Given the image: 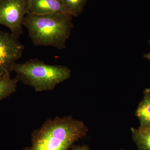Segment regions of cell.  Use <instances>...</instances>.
Returning a JSON list of instances; mask_svg holds the SVG:
<instances>
[{"label": "cell", "mask_w": 150, "mask_h": 150, "mask_svg": "<svg viewBox=\"0 0 150 150\" xmlns=\"http://www.w3.org/2000/svg\"><path fill=\"white\" fill-rule=\"evenodd\" d=\"M88 131L83 121L72 116L49 118L33 131L31 146L23 150H68Z\"/></svg>", "instance_id": "6da1fadb"}, {"label": "cell", "mask_w": 150, "mask_h": 150, "mask_svg": "<svg viewBox=\"0 0 150 150\" xmlns=\"http://www.w3.org/2000/svg\"><path fill=\"white\" fill-rule=\"evenodd\" d=\"M73 16L56 12L45 15L28 13L23 25L35 46H51L59 50L66 48V42L74 27Z\"/></svg>", "instance_id": "7a4b0ae2"}, {"label": "cell", "mask_w": 150, "mask_h": 150, "mask_svg": "<svg viewBox=\"0 0 150 150\" xmlns=\"http://www.w3.org/2000/svg\"><path fill=\"white\" fill-rule=\"evenodd\" d=\"M13 71L16 73L18 81L31 87L37 92L54 90L71 75V71L66 66L48 65L36 59L16 64Z\"/></svg>", "instance_id": "3957f363"}, {"label": "cell", "mask_w": 150, "mask_h": 150, "mask_svg": "<svg viewBox=\"0 0 150 150\" xmlns=\"http://www.w3.org/2000/svg\"><path fill=\"white\" fill-rule=\"evenodd\" d=\"M29 13L28 0H0V25L18 39L23 34V21Z\"/></svg>", "instance_id": "277c9868"}, {"label": "cell", "mask_w": 150, "mask_h": 150, "mask_svg": "<svg viewBox=\"0 0 150 150\" xmlns=\"http://www.w3.org/2000/svg\"><path fill=\"white\" fill-rule=\"evenodd\" d=\"M25 49L18 39L11 33L0 30V80L11 78L16 62Z\"/></svg>", "instance_id": "5b68a950"}, {"label": "cell", "mask_w": 150, "mask_h": 150, "mask_svg": "<svg viewBox=\"0 0 150 150\" xmlns=\"http://www.w3.org/2000/svg\"><path fill=\"white\" fill-rule=\"evenodd\" d=\"M28 1L29 13L45 15L59 12L67 14L62 0H28Z\"/></svg>", "instance_id": "8992f818"}, {"label": "cell", "mask_w": 150, "mask_h": 150, "mask_svg": "<svg viewBox=\"0 0 150 150\" xmlns=\"http://www.w3.org/2000/svg\"><path fill=\"white\" fill-rule=\"evenodd\" d=\"M136 115L140 121V127L150 126V89L144 91V97L136 112Z\"/></svg>", "instance_id": "52a82bcc"}, {"label": "cell", "mask_w": 150, "mask_h": 150, "mask_svg": "<svg viewBox=\"0 0 150 150\" xmlns=\"http://www.w3.org/2000/svg\"><path fill=\"white\" fill-rule=\"evenodd\" d=\"M134 142L139 150H150V126L131 128Z\"/></svg>", "instance_id": "ba28073f"}, {"label": "cell", "mask_w": 150, "mask_h": 150, "mask_svg": "<svg viewBox=\"0 0 150 150\" xmlns=\"http://www.w3.org/2000/svg\"><path fill=\"white\" fill-rule=\"evenodd\" d=\"M67 13L71 16L77 17L83 11L87 0H62Z\"/></svg>", "instance_id": "9c48e42d"}, {"label": "cell", "mask_w": 150, "mask_h": 150, "mask_svg": "<svg viewBox=\"0 0 150 150\" xmlns=\"http://www.w3.org/2000/svg\"><path fill=\"white\" fill-rule=\"evenodd\" d=\"M18 82L16 77L0 80V101L16 91Z\"/></svg>", "instance_id": "30bf717a"}, {"label": "cell", "mask_w": 150, "mask_h": 150, "mask_svg": "<svg viewBox=\"0 0 150 150\" xmlns=\"http://www.w3.org/2000/svg\"><path fill=\"white\" fill-rule=\"evenodd\" d=\"M72 150H90L87 148L85 146H75Z\"/></svg>", "instance_id": "8fae6325"}, {"label": "cell", "mask_w": 150, "mask_h": 150, "mask_svg": "<svg viewBox=\"0 0 150 150\" xmlns=\"http://www.w3.org/2000/svg\"><path fill=\"white\" fill-rule=\"evenodd\" d=\"M149 43H150V40L149 41ZM144 57L145 58H147V59H149V60H150V53H149V54H146V55H144Z\"/></svg>", "instance_id": "7c38bea8"}]
</instances>
